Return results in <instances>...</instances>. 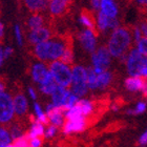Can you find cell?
Wrapping results in <instances>:
<instances>
[{
  "label": "cell",
  "instance_id": "obj_1",
  "mask_svg": "<svg viewBox=\"0 0 147 147\" xmlns=\"http://www.w3.org/2000/svg\"><path fill=\"white\" fill-rule=\"evenodd\" d=\"M73 45L71 39L66 36H54L45 42L33 46V55L40 62H54L60 60L65 49Z\"/></svg>",
  "mask_w": 147,
  "mask_h": 147
},
{
  "label": "cell",
  "instance_id": "obj_2",
  "mask_svg": "<svg viewBox=\"0 0 147 147\" xmlns=\"http://www.w3.org/2000/svg\"><path fill=\"white\" fill-rule=\"evenodd\" d=\"M132 41V28H129L128 26H119L110 34L106 46L111 57L126 60L128 53L130 52Z\"/></svg>",
  "mask_w": 147,
  "mask_h": 147
},
{
  "label": "cell",
  "instance_id": "obj_3",
  "mask_svg": "<svg viewBox=\"0 0 147 147\" xmlns=\"http://www.w3.org/2000/svg\"><path fill=\"white\" fill-rule=\"evenodd\" d=\"M49 69L54 80L59 86H63L67 88L71 85L73 81V71L69 65L64 64L60 60L51 62L49 65Z\"/></svg>",
  "mask_w": 147,
  "mask_h": 147
},
{
  "label": "cell",
  "instance_id": "obj_4",
  "mask_svg": "<svg viewBox=\"0 0 147 147\" xmlns=\"http://www.w3.org/2000/svg\"><path fill=\"white\" fill-rule=\"evenodd\" d=\"M73 71V81L71 85V92L78 98L83 97L87 94V69L82 65H74L71 67Z\"/></svg>",
  "mask_w": 147,
  "mask_h": 147
},
{
  "label": "cell",
  "instance_id": "obj_5",
  "mask_svg": "<svg viewBox=\"0 0 147 147\" xmlns=\"http://www.w3.org/2000/svg\"><path fill=\"white\" fill-rule=\"evenodd\" d=\"M147 65V57L143 56L137 47L131 49L126 58V68L130 77H140V73Z\"/></svg>",
  "mask_w": 147,
  "mask_h": 147
},
{
  "label": "cell",
  "instance_id": "obj_6",
  "mask_svg": "<svg viewBox=\"0 0 147 147\" xmlns=\"http://www.w3.org/2000/svg\"><path fill=\"white\" fill-rule=\"evenodd\" d=\"M14 115L15 109L13 97L9 92H0V125L5 127L11 125Z\"/></svg>",
  "mask_w": 147,
  "mask_h": 147
},
{
  "label": "cell",
  "instance_id": "obj_7",
  "mask_svg": "<svg viewBox=\"0 0 147 147\" xmlns=\"http://www.w3.org/2000/svg\"><path fill=\"white\" fill-rule=\"evenodd\" d=\"M111 62V55L107 46L101 45L92 54V64L96 74H101L108 69Z\"/></svg>",
  "mask_w": 147,
  "mask_h": 147
},
{
  "label": "cell",
  "instance_id": "obj_8",
  "mask_svg": "<svg viewBox=\"0 0 147 147\" xmlns=\"http://www.w3.org/2000/svg\"><path fill=\"white\" fill-rule=\"evenodd\" d=\"M97 36L98 34L90 30H83L78 34V40L85 52L92 54L97 49Z\"/></svg>",
  "mask_w": 147,
  "mask_h": 147
},
{
  "label": "cell",
  "instance_id": "obj_9",
  "mask_svg": "<svg viewBox=\"0 0 147 147\" xmlns=\"http://www.w3.org/2000/svg\"><path fill=\"white\" fill-rule=\"evenodd\" d=\"M96 25H97V32L99 34V33H104L109 30L115 31L120 26V22L118 18H109L102 12L98 11L97 16H96Z\"/></svg>",
  "mask_w": 147,
  "mask_h": 147
},
{
  "label": "cell",
  "instance_id": "obj_10",
  "mask_svg": "<svg viewBox=\"0 0 147 147\" xmlns=\"http://www.w3.org/2000/svg\"><path fill=\"white\" fill-rule=\"evenodd\" d=\"M54 37L52 28L49 26H42V28L35 30V31H30L28 34V41L31 45L35 46L39 43L45 42L47 40L52 39Z\"/></svg>",
  "mask_w": 147,
  "mask_h": 147
},
{
  "label": "cell",
  "instance_id": "obj_11",
  "mask_svg": "<svg viewBox=\"0 0 147 147\" xmlns=\"http://www.w3.org/2000/svg\"><path fill=\"white\" fill-rule=\"evenodd\" d=\"M66 110L63 106H55L51 103L46 106V116L49 118V123L56 127L63 126Z\"/></svg>",
  "mask_w": 147,
  "mask_h": 147
},
{
  "label": "cell",
  "instance_id": "obj_12",
  "mask_svg": "<svg viewBox=\"0 0 147 147\" xmlns=\"http://www.w3.org/2000/svg\"><path fill=\"white\" fill-rule=\"evenodd\" d=\"M88 127V123L86 118H79V119H66L63 126H62V131L65 135H71V134H77V132H82Z\"/></svg>",
  "mask_w": 147,
  "mask_h": 147
},
{
  "label": "cell",
  "instance_id": "obj_13",
  "mask_svg": "<svg viewBox=\"0 0 147 147\" xmlns=\"http://www.w3.org/2000/svg\"><path fill=\"white\" fill-rule=\"evenodd\" d=\"M73 0H49V13L53 17H61L68 12Z\"/></svg>",
  "mask_w": 147,
  "mask_h": 147
},
{
  "label": "cell",
  "instance_id": "obj_14",
  "mask_svg": "<svg viewBox=\"0 0 147 147\" xmlns=\"http://www.w3.org/2000/svg\"><path fill=\"white\" fill-rule=\"evenodd\" d=\"M13 102H14L15 116L17 117V119H24V116L28 109V100L25 98L24 94L21 90H17L13 97Z\"/></svg>",
  "mask_w": 147,
  "mask_h": 147
},
{
  "label": "cell",
  "instance_id": "obj_15",
  "mask_svg": "<svg viewBox=\"0 0 147 147\" xmlns=\"http://www.w3.org/2000/svg\"><path fill=\"white\" fill-rule=\"evenodd\" d=\"M49 66L46 65V63L44 62H36L34 64L31 66V71H30V74H31V77L33 81L36 83H41L43 80L45 79V77L49 75Z\"/></svg>",
  "mask_w": 147,
  "mask_h": 147
},
{
  "label": "cell",
  "instance_id": "obj_16",
  "mask_svg": "<svg viewBox=\"0 0 147 147\" xmlns=\"http://www.w3.org/2000/svg\"><path fill=\"white\" fill-rule=\"evenodd\" d=\"M124 85L129 92H143L147 85V81L143 77H129L125 80Z\"/></svg>",
  "mask_w": 147,
  "mask_h": 147
},
{
  "label": "cell",
  "instance_id": "obj_17",
  "mask_svg": "<svg viewBox=\"0 0 147 147\" xmlns=\"http://www.w3.org/2000/svg\"><path fill=\"white\" fill-rule=\"evenodd\" d=\"M49 0H22L23 5L32 14L45 12L49 9Z\"/></svg>",
  "mask_w": 147,
  "mask_h": 147
},
{
  "label": "cell",
  "instance_id": "obj_18",
  "mask_svg": "<svg viewBox=\"0 0 147 147\" xmlns=\"http://www.w3.org/2000/svg\"><path fill=\"white\" fill-rule=\"evenodd\" d=\"M45 23L46 18L42 13H33L26 19V26L28 31H35L42 26H45Z\"/></svg>",
  "mask_w": 147,
  "mask_h": 147
},
{
  "label": "cell",
  "instance_id": "obj_19",
  "mask_svg": "<svg viewBox=\"0 0 147 147\" xmlns=\"http://www.w3.org/2000/svg\"><path fill=\"white\" fill-rule=\"evenodd\" d=\"M99 11L109 18H117L119 14V7L115 0H101Z\"/></svg>",
  "mask_w": 147,
  "mask_h": 147
},
{
  "label": "cell",
  "instance_id": "obj_20",
  "mask_svg": "<svg viewBox=\"0 0 147 147\" xmlns=\"http://www.w3.org/2000/svg\"><path fill=\"white\" fill-rule=\"evenodd\" d=\"M79 21L86 30H90V31L95 32V33L98 34L97 25H96V17L92 15V12H89L87 9H83L81 14H80Z\"/></svg>",
  "mask_w": 147,
  "mask_h": 147
},
{
  "label": "cell",
  "instance_id": "obj_21",
  "mask_svg": "<svg viewBox=\"0 0 147 147\" xmlns=\"http://www.w3.org/2000/svg\"><path fill=\"white\" fill-rule=\"evenodd\" d=\"M69 92H71V90H68L67 88L58 85L52 94V103L55 106H63Z\"/></svg>",
  "mask_w": 147,
  "mask_h": 147
},
{
  "label": "cell",
  "instance_id": "obj_22",
  "mask_svg": "<svg viewBox=\"0 0 147 147\" xmlns=\"http://www.w3.org/2000/svg\"><path fill=\"white\" fill-rule=\"evenodd\" d=\"M57 86H58V84L56 83V81L54 80V78H53V76L51 75V73H49V75L45 77V79L39 84V89L43 95L52 96V94L54 92V90L56 89Z\"/></svg>",
  "mask_w": 147,
  "mask_h": 147
},
{
  "label": "cell",
  "instance_id": "obj_23",
  "mask_svg": "<svg viewBox=\"0 0 147 147\" xmlns=\"http://www.w3.org/2000/svg\"><path fill=\"white\" fill-rule=\"evenodd\" d=\"M113 73L106 71L103 73L99 74L97 76V89H105L113 83Z\"/></svg>",
  "mask_w": 147,
  "mask_h": 147
},
{
  "label": "cell",
  "instance_id": "obj_24",
  "mask_svg": "<svg viewBox=\"0 0 147 147\" xmlns=\"http://www.w3.org/2000/svg\"><path fill=\"white\" fill-rule=\"evenodd\" d=\"M22 120L23 119H18L17 122L9 125V135H11V139L13 140H16L23 136V131L25 130V123Z\"/></svg>",
  "mask_w": 147,
  "mask_h": 147
},
{
  "label": "cell",
  "instance_id": "obj_25",
  "mask_svg": "<svg viewBox=\"0 0 147 147\" xmlns=\"http://www.w3.org/2000/svg\"><path fill=\"white\" fill-rule=\"evenodd\" d=\"M44 127H43V124L35 121L32 125L30 131H28V135L31 137V139H35V138H43L44 136Z\"/></svg>",
  "mask_w": 147,
  "mask_h": 147
},
{
  "label": "cell",
  "instance_id": "obj_26",
  "mask_svg": "<svg viewBox=\"0 0 147 147\" xmlns=\"http://www.w3.org/2000/svg\"><path fill=\"white\" fill-rule=\"evenodd\" d=\"M87 86L88 89L96 90L97 89V76L98 74H96L92 67H87Z\"/></svg>",
  "mask_w": 147,
  "mask_h": 147
},
{
  "label": "cell",
  "instance_id": "obj_27",
  "mask_svg": "<svg viewBox=\"0 0 147 147\" xmlns=\"http://www.w3.org/2000/svg\"><path fill=\"white\" fill-rule=\"evenodd\" d=\"M31 140L32 139L28 135V132H26L20 138L14 140L12 145L14 147H31Z\"/></svg>",
  "mask_w": 147,
  "mask_h": 147
},
{
  "label": "cell",
  "instance_id": "obj_28",
  "mask_svg": "<svg viewBox=\"0 0 147 147\" xmlns=\"http://www.w3.org/2000/svg\"><path fill=\"white\" fill-rule=\"evenodd\" d=\"M11 142V135L9 131L6 130L5 126L0 125V147H6Z\"/></svg>",
  "mask_w": 147,
  "mask_h": 147
},
{
  "label": "cell",
  "instance_id": "obj_29",
  "mask_svg": "<svg viewBox=\"0 0 147 147\" xmlns=\"http://www.w3.org/2000/svg\"><path fill=\"white\" fill-rule=\"evenodd\" d=\"M74 58H75V56H74L73 45H71V46H69V47H67V49H65L64 54L62 55L60 61L63 62L64 64H67V65L71 66V65L74 63Z\"/></svg>",
  "mask_w": 147,
  "mask_h": 147
},
{
  "label": "cell",
  "instance_id": "obj_30",
  "mask_svg": "<svg viewBox=\"0 0 147 147\" xmlns=\"http://www.w3.org/2000/svg\"><path fill=\"white\" fill-rule=\"evenodd\" d=\"M147 108V104L144 103V102H139L138 104L136 105L135 108H132V109H128L126 110V113L127 115H141V113H145V110Z\"/></svg>",
  "mask_w": 147,
  "mask_h": 147
},
{
  "label": "cell",
  "instance_id": "obj_31",
  "mask_svg": "<svg viewBox=\"0 0 147 147\" xmlns=\"http://www.w3.org/2000/svg\"><path fill=\"white\" fill-rule=\"evenodd\" d=\"M137 49H138L143 56H146L147 57V38L146 37H143L140 41L137 42Z\"/></svg>",
  "mask_w": 147,
  "mask_h": 147
},
{
  "label": "cell",
  "instance_id": "obj_32",
  "mask_svg": "<svg viewBox=\"0 0 147 147\" xmlns=\"http://www.w3.org/2000/svg\"><path fill=\"white\" fill-rule=\"evenodd\" d=\"M14 32H15V38L16 41L18 43L19 46H23V35H22V30L21 26L19 24H16L14 26Z\"/></svg>",
  "mask_w": 147,
  "mask_h": 147
},
{
  "label": "cell",
  "instance_id": "obj_33",
  "mask_svg": "<svg viewBox=\"0 0 147 147\" xmlns=\"http://www.w3.org/2000/svg\"><path fill=\"white\" fill-rule=\"evenodd\" d=\"M57 134H58V127L51 124V125H47V128L44 132V137L46 139H53L55 138Z\"/></svg>",
  "mask_w": 147,
  "mask_h": 147
},
{
  "label": "cell",
  "instance_id": "obj_34",
  "mask_svg": "<svg viewBox=\"0 0 147 147\" xmlns=\"http://www.w3.org/2000/svg\"><path fill=\"white\" fill-rule=\"evenodd\" d=\"M138 26L140 28V30H141L143 37H146L147 38V17L144 19H142V21L139 23Z\"/></svg>",
  "mask_w": 147,
  "mask_h": 147
},
{
  "label": "cell",
  "instance_id": "obj_35",
  "mask_svg": "<svg viewBox=\"0 0 147 147\" xmlns=\"http://www.w3.org/2000/svg\"><path fill=\"white\" fill-rule=\"evenodd\" d=\"M43 143V138H35L31 140V147H41Z\"/></svg>",
  "mask_w": 147,
  "mask_h": 147
},
{
  "label": "cell",
  "instance_id": "obj_36",
  "mask_svg": "<svg viewBox=\"0 0 147 147\" xmlns=\"http://www.w3.org/2000/svg\"><path fill=\"white\" fill-rule=\"evenodd\" d=\"M3 53H4L5 59H7L9 57H11V56L13 55L14 49H13V47H11V46H5V47H3Z\"/></svg>",
  "mask_w": 147,
  "mask_h": 147
},
{
  "label": "cell",
  "instance_id": "obj_37",
  "mask_svg": "<svg viewBox=\"0 0 147 147\" xmlns=\"http://www.w3.org/2000/svg\"><path fill=\"white\" fill-rule=\"evenodd\" d=\"M139 144L140 145H146L147 144V129H146V131H145L144 134L140 137V139H139Z\"/></svg>",
  "mask_w": 147,
  "mask_h": 147
},
{
  "label": "cell",
  "instance_id": "obj_38",
  "mask_svg": "<svg viewBox=\"0 0 147 147\" xmlns=\"http://www.w3.org/2000/svg\"><path fill=\"white\" fill-rule=\"evenodd\" d=\"M6 87V80L3 77H0V92H4Z\"/></svg>",
  "mask_w": 147,
  "mask_h": 147
},
{
  "label": "cell",
  "instance_id": "obj_39",
  "mask_svg": "<svg viewBox=\"0 0 147 147\" xmlns=\"http://www.w3.org/2000/svg\"><path fill=\"white\" fill-rule=\"evenodd\" d=\"M28 94H30V96H31V98L33 99V100H36L37 99V92L32 86L28 87Z\"/></svg>",
  "mask_w": 147,
  "mask_h": 147
},
{
  "label": "cell",
  "instance_id": "obj_40",
  "mask_svg": "<svg viewBox=\"0 0 147 147\" xmlns=\"http://www.w3.org/2000/svg\"><path fill=\"white\" fill-rule=\"evenodd\" d=\"M4 38V25L0 20V41H2Z\"/></svg>",
  "mask_w": 147,
  "mask_h": 147
},
{
  "label": "cell",
  "instance_id": "obj_41",
  "mask_svg": "<svg viewBox=\"0 0 147 147\" xmlns=\"http://www.w3.org/2000/svg\"><path fill=\"white\" fill-rule=\"evenodd\" d=\"M140 77H143V78H147V65L141 71V73H140Z\"/></svg>",
  "mask_w": 147,
  "mask_h": 147
},
{
  "label": "cell",
  "instance_id": "obj_42",
  "mask_svg": "<svg viewBox=\"0 0 147 147\" xmlns=\"http://www.w3.org/2000/svg\"><path fill=\"white\" fill-rule=\"evenodd\" d=\"M136 2L138 3L139 5L141 6V7H143V6L146 4V2H147V0H136Z\"/></svg>",
  "mask_w": 147,
  "mask_h": 147
},
{
  "label": "cell",
  "instance_id": "obj_43",
  "mask_svg": "<svg viewBox=\"0 0 147 147\" xmlns=\"http://www.w3.org/2000/svg\"><path fill=\"white\" fill-rule=\"evenodd\" d=\"M142 9H143V12L146 13V14H147V2H146V4H145V5L143 6V7H142Z\"/></svg>",
  "mask_w": 147,
  "mask_h": 147
},
{
  "label": "cell",
  "instance_id": "obj_44",
  "mask_svg": "<svg viewBox=\"0 0 147 147\" xmlns=\"http://www.w3.org/2000/svg\"><path fill=\"white\" fill-rule=\"evenodd\" d=\"M127 1H130V0H127Z\"/></svg>",
  "mask_w": 147,
  "mask_h": 147
},
{
  "label": "cell",
  "instance_id": "obj_45",
  "mask_svg": "<svg viewBox=\"0 0 147 147\" xmlns=\"http://www.w3.org/2000/svg\"><path fill=\"white\" fill-rule=\"evenodd\" d=\"M146 104H147V101H146Z\"/></svg>",
  "mask_w": 147,
  "mask_h": 147
}]
</instances>
